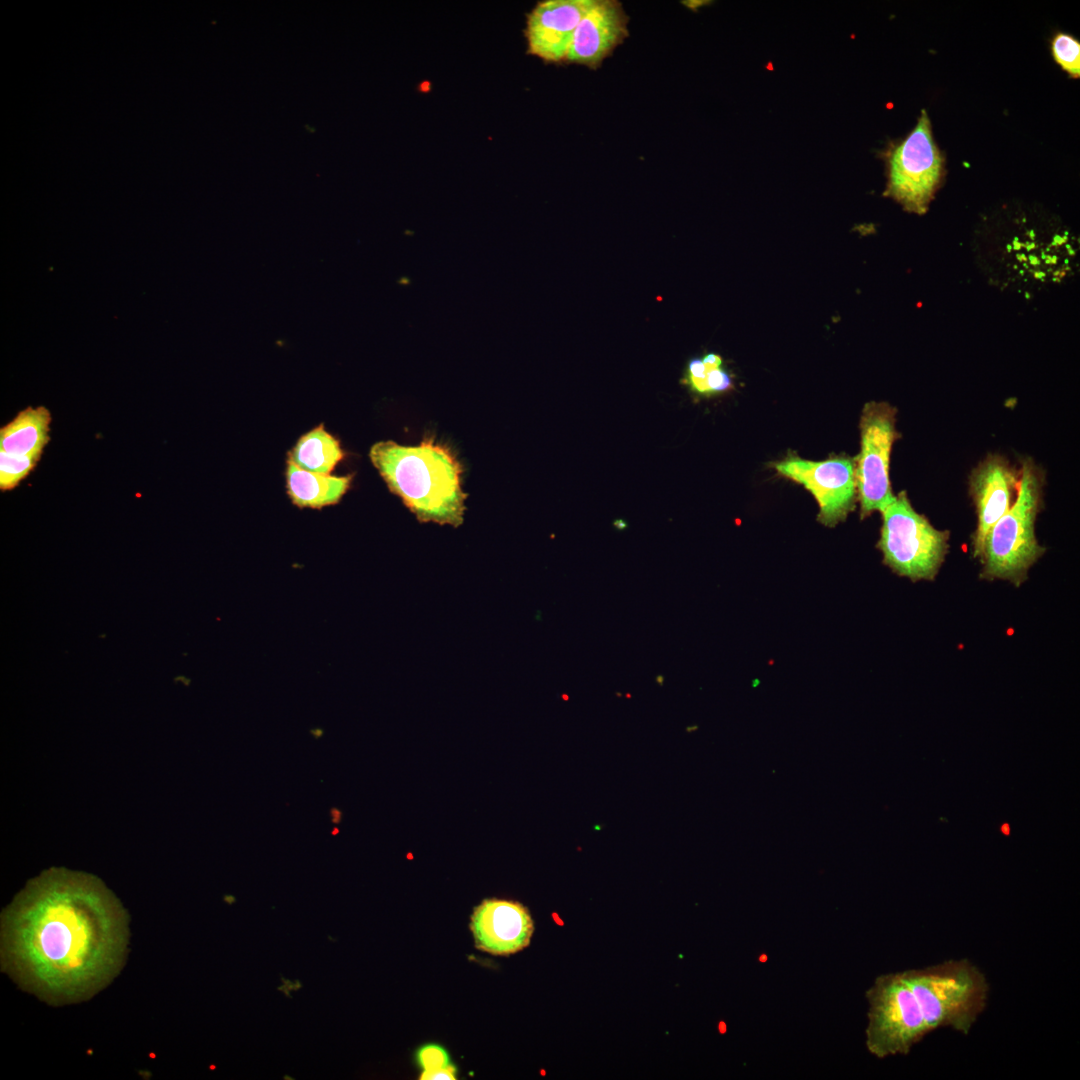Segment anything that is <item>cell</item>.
Wrapping results in <instances>:
<instances>
[{
    "mask_svg": "<svg viewBox=\"0 0 1080 1080\" xmlns=\"http://www.w3.org/2000/svg\"><path fill=\"white\" fill-rule=\"evenodd\" d=\"M470 928L476 947L493 955L517 953L530 944L534 923L519 902L485 899L473 911Z\"/></svg>",
    "mask_w": 1080,
    "mask_h": 1080,
    "instance_id": "obj_12",
    "label": "cell"
},
{
    "mask_svg": "<svg viewBox=\"0 0 1080 1080\" xmlns=\"http://www.w3.org/2000/svg\"><path fill=\"white\" fill-rule=\"evenodd\" d=\"M903 974L929 1033L950 1027L968 1034L986 1007L989 993L986 977L966 959L906 970Z\"/></svg>",
    "mask_w": 1080,
    "mask_h": 1080,
    "instance_id": "obj_4",
    "label": "cell"
},
{
    "mask_svg": "<svg viewBox=\"0 0 1080 1080\" xmlns=\"http://www.w3.org/2000/svg\"><path fill=\"white\" fill-rule=\"evenodd\" d=\"M896 409L886 402H869L861 413V450L855 461V483L861 518L882 509L893 499L889 479L892 446L899 438Z\"/></svg>",
    "mask_w": 1080,
    "mask_h": 1080,
    "instance_id": "obj_7",
    "label": "cell"
},
{
    "mask_svg": "<svg viewBox=\"0 0 1080 1080\" xmlns=\"http://www.w3.org/2000/svg\"><path fill=\"white\" fill-rule=\"evenodd\" d=\"M1044 472L1031 459L1021 461L1015 502L988 532L979 559L985 580L1026 581L1029 569L1044 554L1035 522L1043 507Z\"/></svg>",
    "mask_w": 1080,
    "mask_h": 1080,
    "instance_id": "obj_3",
    "label": "cell"
},
{
    "mask_svg": "<svg viewBox=\"0 0 1080 1080\" xmlns=\"http://www.w3.org/2000/svg\"><path fill=\"white\" fill-rule=\"evenodd\" d=\"M50 411L28 406L0 429V450L16 455L41 457L49 442Z\"/></svg>",
    "mask_w": 1080,
    "mask_h": 1080,
    "instance_id": "obj_14",
    "label": "cell"
},
{
    "mask_svg": "<svg viewBox=\"0 0 1080 1080\" xmlns=\"http://www.w3.org/2000/svg\"><path fill=\"white\" fill-rule=\"evenodd\" d=\"M1018 485L1019 470L999 454H989L973 469L969 489L977 515L972 536L974 558L980 559L988 532L1015 502Z\"/></svg>",
    "mask_w": 1080,
    "mask_h": 1080,
    "instance_id": "obj_10",
    "label": "cell"
},
{
    "mask_svg": "<svg viewBox=\"0 0 1080 1080\" xmlns=\"http://www.w3.org/2000/svg\"><path fill=\"white\" fill-rule=\"evenodd\" d=\"M370 459L388 485L420 522L458 527L467 494L461 488L462 466L449 448L424 440L418 446L378 442Z\"/></svg>",
    "mask_w": 1080,
    "mask_h": 1080,
    "instance_id": "obj_2",
    "label": "cell"
},
{
    "mask_svg": "<svg viewBox=\"0 0 1080 1080\" xmlns=\"http://www.w3.org/2000/svg\"><path fill=\"white\" fill-rule=\"evenodd\" d=\"M1002 831L1005 832V834H1008L1009 833L1008 825H1003Z\"/></svg>",
    "mask_w": 1080,
    "mask_h": 1080,
    "instance_id": "obj_23",
    "label": "cell"
},
{
    "mask_svg": "<svg viewBox=\"0 0 1080 1080\" xmlns=\"http://www.w3.org/2000/svg\"><path fill=\"white\" fill-rule=\"evenodd\" d=\"M943 161L931 134L927 113L922 111L917 126L889 156L886 195L907 211L926 212L942 175Z\"/></svg>",
    "mask_w": 1080,
    "mask_h": 1080,
    "instance_id": "obj_8",
    "label": "cell"
},
{
    "mask_svg": "<svg viewBox=\"0 0 1080 1080\" xmlns=\"http://www.w3.org/2000/svg\"><path fill=\"white\" fill-rule=\"evenodd\" d=\"M866 999L865 1045L873 1056L906 1055L929 1033L903 971L878 976L866 991Z\"/></svg>",
    "mask_w": 1080,
    "mask_h": 1080,
    "instance_id": "obj_6",
    "label": "cell"
},
{
    "mask_svg": "<svg viewBox=\"0 0 1080 1080\" xmlns=\"http://www.w3.org/2000/svg\"><path fill=\"white\" fill-rule=\"evenodd\" d=\"M1055 60L1071 76L1080 75V44L1070 35L1058 34L1052 42Z\"/></svg>",
    "mask_w": 1080,
    "mask_h": 1080,
    "instance_id": "obj_19",
    "label": "cell"
},
{
    "mask_svg": "<svg viewBox=\"0 0 1080 1080\" xmlns=\"http://www.w3.org/2000/svg\"><path fill=\"white\" fill-rule=\"evenodd\" d=\"M881 514L877 547L883 563L913 582L934 580L948 552L949 532L936 529L917 513L905 491L894 495Z\"/></svg>",
    "mask_w": 1080,
    "mask_h": 1080,
    "instance_id": "obj_5",
    "label": "cell"
},
{
    "mask_svg": "<svg viewBox=\"0 0 1080 1080\" xmlns=\"http://www.w3.org/2000/svg\"><path fill=\"white\" fill-rule=\"evenodd\" d=\"M417 1060L424 1070L420 1079H456V1069L450 1064L446 1050L439 1045L428 1044L423 1046L417 1053Z\"/></svg>",
    "mask_w": 1080,
    "mask_h": 1080,
    "instance_id": "obj_17",
    "label": "cell"
},
{
    "mask_svg": "<svg viewBox=\"0 0 1080 1080\" xmlns=\"http://www.w3.org/2000/svg\"><path fill=\"white\" fill-rule=\"evenodd\" d=\"M628 16L616 0H594L581 19L566 63L597 69L628 37Z\"/></svg>",
    "mask_w": 1080,
    "mask_h": 1080,
    "instance_id": "obj_13",
    "label": "cell"
},
{
    "mask_svg": "<svg viewBox=\"0 0 1080 1080\" xmlns=\"http://www.w3.org/2000/svg\"><path fill=\"white\" fill-rule=\"evenodd\" d=\"M128 921L98 877L50 868L1 914V969L50 1005L85 1001L123 968Z\"/></svg>",
    "mask_w": 1080,
    "mask_h": 1080,
    "instance_id": "obj_1",
    "label": "cell"
},
{
    "mask_svg": "<svg viewBox=\"0 0 1080 1080\" xmlns=\"http://www.w3.org/2000/svg\"><path fill=\"white\" fill-rule=\"evenodd\" d=\"M613 526H614V527H615V528H616L617 530L621 531V530H624V529H626V528L628 527V524H627V523H626V521H625V520H623V519H617V520H615V521L613 522Z\"/></svg>",
    "mask_w": 1080,
    "mask_h": 1080,
    "instance_id": "obj_22",
    "label": "cell"
},
{
    "mask_svg": "<svg viewBox=\"0 0 1080 1080\" xmlns=\"http://www.w3.org/2000/svg\"><path fill=\"white\" fill-rule=\"evenodd\" d=\"M330 816H331V821L333 823H335V824H338L340 822V820H341V812L337 808H332L330 810Z\"/></svg>",
    "mask_w": 1080,
    "mask_h": 1080,
    "instance_id": "obj_21",
    "label": "cell"
},
{
    "mask_svg": "<svg viewBox=\"0 0 1080 1080\" xmlns=\"http://www.w3.org/2000/svg\"><path fill=\"white\" fill-rule=\"evenodd\" d=\"M338 833H339V829H338V828H334V829H333V830L331 831V834H332V835H337Z\"/></svg>",
    "mask_w": 1080,
    "mask_h": 1080,
    "instance_id": "obj_24",
    "label": "cell"
},
{
    "mask_svg": "<svg viewBox=\"0 0 1080 1080\" xmlns=\"http://www.w3.org/2000/svg\"><path fill=\"white\" fill-rule=\"evenodd\" d=\"M657 680H658V682H659V683H660V684L662 685V682H663V676H657Z\"/></svg>",
    "mask_w": 1080,
    "mask_h": 1080,
    "instance_id": "obj_25",
    "label": "cell"
},
{
    "mask_svg": "<svg viewBox=\"0 0 1080 1080\" xmlns=\"http://www.w3.org/2000/svg\"><path fill=\"white\" fill-rule=\"evenodd\" d=\"M39 457L16 455L0 450V489L12 490L36 467Z\"/></svg>",
    "mask_w": 1080,
    "mask_h": 1080,
    "instance_id": "obj_18",
    "label": "cell"
},
{
    "mask_svg": "<svg viewBox=\"0 0 1080 1080\" xmlns=\"http://www.w3.org/2000/svg\"><path fill=\"white\" fill-rule=\"evenodd\" d=\"M783 477L803 485L819 505L818 521L834 527L846 519L857 500L855 461L848 456H832L822 461L790 454L773 464Z\"/></svg>",
    "mask_w": 1080,
    "mask_h": 1080,
    "instance_id": "obj_9",
    "label": "cell"
},
{
    "mask_svg": "<svg viewBox=\"0 0 1080 1080\" xmlns=\"http://www.w3.org/2000/svg\"><path fill=\"white\" fill-rule=\"evenodd\" d=\"M594 0H546L527 15L525 37L528 53L546 62H566L581 19Z\"/></svg>",
    "mask_w": 1080,
    "mask_h": 1080,
    "instance_id": "obj_11",
    "label": "cell"
},
{
    "mask_svg": "<svg viewBox=\"0 0 1080 1080\" xmlns=\"http://www.w3.org/2000/svg\"><path fill=\"white\" fill-rule=\"evenodd\" d=\"M705 366L707 369L705 382L709 391V395L722 393L732 388L733 383L731 377L722 368V366H710L707 364H705Z\"/></svg>",
    "mask_w": 1080,
    "mask_h": 1080,
    "instance_id": "obj_20",
    "label": "cell"
},
{
    "mask_svg": "<svg viewBox=\"0 0 1080 1080\" xmlns=\"http://www.w3.org/2000/svg\"><path fill=\"white\" fill-rule=\"evenodd\" d=\"M287 492L298 507L320 509L336 504L350 485V476H333L299 468L288 460Z\"/></svg>",
    "mask_w": 1080,
    "mask_h": 1080,
    "instance_id": "obj_15",
    "label": "cell"
},
{
    "mask_svg": "<svg viewBox=\"0 0 1080 1080\" xmlns=\"http://www.w3.org/2000/svg\"><path fill=\"white\" fill-rule=\"evenodd\" d=\"M342 458L339 442L323 425L303 435L289 454V461L299 468L323 474H330Z\"/></svg>",
    "mask_w": 1080,
    "mask_h": 1080,
    "instance_id": "obj_16",
    "label": "cell"
}]
</instances>
